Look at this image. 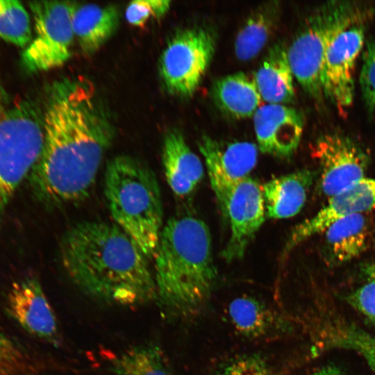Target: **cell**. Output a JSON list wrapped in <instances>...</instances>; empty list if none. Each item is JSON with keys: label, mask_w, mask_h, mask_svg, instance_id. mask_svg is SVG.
Wrapping results in <instances>:
<instances>
[{"label": "cell", "mask_w": 375, "mask_h": 375, "mask_svg": "<svg viewBox=\"0 0 375 375\" xmlns=\"http://www.w3.org/2000/svg\"><path fill=\"white\" fill-rule=\"evenodd\" d=\"M364 42L365 27L360 22L340 33L325 54L322 73L323 96L340 112L352 105L354 69Z\"/></svg>", "instance_id": "obj_11"}, {"label": "cell", "mask_w": 375, "mask_h": 375, "mask_svg": "<svg viewBox=\"0 0 375 375\" xmlns=\"http://www.w3.org/2000/svg\"><path fill=\"white\" fill-rule=\"evenodd\" d=\"M316 176L315 171L302 169L267 181L262 188L266 217L278 219L298 214Z\"/></svg>", "instance_id": "obj_18"}, {"label": "cell", "mask_w": 375, "mask_h": 375, "mask_svg": "<svg viewBox=\"0 0 375 375\" xmlns=\"http://www.w3.org/2000/svg\"><path fill=\"white\" fill-rule=\"evenodd\" d=\"M153 258L156 301L161 309L174 317L197 315L218 279L207 224L193 216L168 219Z\"/></svg>", "instance_id": "obj_3"}, {"label": "cell", "mask_w": 375, "mask_h": 375, "mask_svg": "<svg viewBox=\"0 0 375 375\" xmlns=\"http://www.w3.org/2000/svg\"><path fill=\"white\" fill-rule=\"evenodd\" d=\"M262 100L269 104L285 105L294 100V76L281 42L272 45L254 74Z\"/></svg>", "instance_id": "obj_20"}, {"label": "cell", "mask_w": 375, "mask_h": 375, "mask_svg": "<svg viewBox=\"0 0 375 375\" xmlns=\"http://www.w3.org/2000/svg\"><path fill=\"white\" fill-rule=\"evenodd\" d=\"M372 11L347 1L320 6L308 19L287 48L294 78L311 97H323L322 73L325 54L336 36L371 17Z\"/></svg>", "instance_id": "obj_5"}, {"label": "cell", "mask_w": 375, "mask_h": 375, "mask_svg": "<svg viewBox=\"0 0 375 375\" xmlns=\"http://www.w3.org/2000/svg\"><path fill=\"white\" fill-rule=\"evenodd\" d=\"M0 38L22 48L31 42L29 15L19 1L0 0Z\"/></svg>", "instance_id": "obj_26"}, {"label": "cell", "mask_w": 375, "mask_h": 375, "mask_svg": "<svg viewBox=\"0 0 375 375\" xmlns=\"http://www.w3.org/2000/svg\"><path fill=\"white\" fill-rule=\"evenodd\" d=\"M212 189L226 220L229 194L239 182L249 177L258 159V147L250 142H222L203 135L198 141Z\"/></svg>", "instance_id": "obj_9"}, {"label": "cell", "mask_w": 375, "mask_h": 375, "mask_svg": "<svg viewBox=\"0 0 375 375\" xmlns=\"http://www.w3.org/2000/svg\"><path fill=\"white\" fill-rule=\"evenodd\" d=\"M311 375H343L341 370L335 366H326Z\"/></svg>", "instance_id": "obj_32"}, {"label": "cell", "mask_w": 375, "mask_h": 375, "mask_svg": "<svg viewBox=\"0 0 375 375\" xmlns=\"http://www.w3.org/2000/svg\"><path fill=\"white\" fill-rule=\"evenodd\" d=\"M169 0H135L126 8L127 22L135 27H144L151 19L164 17L171 6Z\"/></svg>", "instance_id": "obj_28"}, {"label": "cell", "mask_w": 375, "mask_h": 375, "mask_svg": "<svg viewBox=\"0 0 375 375\" xmlns=\"http://www.w3.org/2000/svg\"><path fill=\"white\" fill-rule=\"evenodd\" d=\"M359 79L367 106L375 110V38L367 43Z\"/></svg>", "instance_id": "obj_30"}, {"label": "cell", "mask_w": 375, "mask_h": 375, "mask_svg": "<svg viewBox=\"0 0 375 375\" xmlns=\"http://www.w3.org/2000/svg\"><path fill=\"white\" fill-rule=\"evenodd\" d=\"M313 150L320 167V188L328 199L365 177L369 155L348 136L325 134L317 140Z\"/></svg>", "instance_id": "obj_10"}, {"label": "cell", "mask_w": 375, "mask_h": 375, "mask_svg": "<svg viewBox=\"0 0 375 375\" xmlns=\"http://www.w3.org/2000/svg\"><path fill=\"white\" fill-rule=\"evenodd\" d=\"M323 233L328 258L335 265L358 258L367 248L368 228L363 214H351L338 218Z\"/></svg>", "instance_id": "obj_22"}, {"label": "cell", "mask_w": 375, "mask_h": 375, "mask_svg": "<svg viewBox=\"0 0 375 375\" xmlns=\"http://www.w3.org/2000/svg\"><path fill=\"white\" fill-rule=\"evenodd\" d=\"M109 367L115 375H171L162 350L153 343L132 347L115 356Z\"/></svg>", "instance_id": "obj_25"}, {"label": "cell", "mask_w": 375, "mask_h": 375, "mask_svg": "<svg viewBox=\"0 0 375 375\" xmlns=\"http://www.w3.org/2000/svg\"><path fill=\"white\" fill-rule=\"evenodd\" d=\"M44 141L43 118L30 100H22L0 118V223L15 191L31 173Z\"/></svg>", "instance_id": "obj_6"}, {"label": "cell", "mask_w": 375, "mask_h": 375, "mask_svg": "<svg viewBox=\"0 0 375 375\" xmlns=\"http://www.w3.org/2000/svg\"><path fill=\"white\" fill-rule=\"evenodd\" d=\"M6 111V94L0 83V118L3 116Z\"/></svg>", "instance_id": "obj_33"}, {"label": "cell", "mask_w": 375, "mask_h": 375, "mask_svg": "<svg viewBox=\"0 0 375 375\" xmlns=\"http://www.w3.org/2000/svg\"><path fill=\"white\" fill-rule=\"evenodd\" d=\"M162 163L167 182L179 197L192 193L203 178L204 171L200 158L177 129L169 130L165 135Z\"/></svg>", "instance_id": "obj_17"}, {"label": "cell", "mask_w": 375, "mask_h": 375, "mask_svg": "<svg viewBox=\"0 0 375 375\" xmlns=\"http://www.w3.org/2000/svg\"><path fill=\"white\" fill-rule=\"evenodd\" d=\"M44 141L31 183L44 201H79L90 192L115 129L93 83L64 77L47 92L42 114Z\"/></svg>", "instance_id": "obj_1"}, {"label": "cell", "mask_w": 375, "mask_h": 375, "mask_svg": "<svg viewBox=\"0 0 375 375\" xmlns=\"http://www.w3.org/2000/svg\"><path fill=\"white\" fill-rule=\"evenodd\" d=\"M8 311L29 333L58 345L60 335L55 313L35 278L14 283L8 295Z\"/></svg>", "instance_id": "obj_14"}, {"label": "cell", "mask_w": 375, "mask_h": 375, "mask_svg": "<svg viewBox=\"0 0 375 375\" xmlns=\"http://www.w3.org/2000/svg\"><path fill=\"white\" fill-rule=\"evenodd\" d=\"M319 347L352 351L360 356L375 374V336L358 325L338 316L331 315L321 323Z\"/></svg>", "instance_id": "obj_23"}, {"label": "cell", "mask_w": 375, "mask_h": 375, "mask_svg": "<svg viewBox=\"0 0 375 375\" xmlns=\"http://www.w3.org/2000/svg\"><path fill=\"white\" fill-rule=\"evenodd\" d=\"M375 208V178L365 177L328 199L312 217L297 225L286 243L288 252L324 230L334 221L351 214H363Z\"/></svg>", "instance_id": "obj_13"}, {"label": "cell", "mask_w": 375, "mask_h": 375, "mask_svg": "<svg viewBox=\"0 0 375 375\" xmlns=\"http://www.w3.org/2000/svg\"><path fill=\"white\" fill-rule=\"evenodd\" d=\"M266 217L262 188L255 179L247 177L231 190L227 201L226 221L231 235L222 252L227 262L241 259Z\"/></svg>", "instance_id": "obj_12"}, {"label": "cell", "mask_w": 375, "mask_h": 375, "mask_svg": "<svg viewBox=\"0 0 375 375\" xmlns=\"http://www.w3.org/2000/svg\"><path fill=\"white\" fill-rule=\"evenodd\" d=\"M280 19L278 1H268L256 7L238 32L234 43L237 58L249 61L256 58L275 32Z\"/></svg>", "instance_id": "obj_21"}, {"label": "cell", "mask_w": 375, "mask_h": 375, "mask_svg": "<svg viewBox=\"0 0 375 375\" xmlns=\"http://www.w3.org/2000/svg\"><path fill=\"white\" fill-rule=\"evenodd\" d=\"M216 38L202 27L176 32L159 60V73L165 90L172 95L190 97L199 88L215 55Z\"/></svg>", "instance_id": "obj_7"}, {"label": "cell", "mask_w": 375, "mask_h": 375, "mask_svg": "<svg viewBox=\"0 0 375 375\" xmlns=\"http://www.w3.org/2000/svg\"><path fill=\"white\" fill-rule=\"evenodd\" d=\"M253 117L258 149L262 153L282 158L294 154L303 130L300 112L286 105L267 103Z\"/></svg>", "instance_id": "obj_15"}, {"label": "cell", "mask_w": 375, "mask_h": 375, "mask_svg": "<svg viewBox=\"0 0 375 375\" xmlns=\"http://www.w3.org/2000/svg\"><path fill=\"white\" fill-rule=\"evenodd\" d=\"M104 193L115 224L147 258H153L163 228L161 192L154 172L134 157L115 156L106 167Z\"/></svg>", "instance_id": "obj_4"}, {"label": "cell", "mask_w": 375, "mask_h": 375, "mask_svg": "<svg viewBox=\"0 0 375 375\" xmlns=\"http://www.w3.org/2000/svg\"><path fill=\"white\" fill-rule=\"evenodd\" d=\"M0 375H34L25 353L10 340L0 334Z\"/></svg>", "instance_id": "obj_29"}, {"label": "cell", "mask_w": 375, "mask_h": 375, "mask_svg": "<svg viewBox=\"0 0 375 375\" xmlns=\"http://www.w3.org/2000/svg\"><path fill=\"white\" fill-rule=\"evenodd\" d=\"M347 301L375 324V279H369L367 283L353 291L347 297Z\"/></svg>", "instance_id": "obj_31"}, {"label": "cell", "mask_w": 375, "mask_h": 375, "mask_svg": "<svg viewBox=\"0 0 375 375\" xmlns=\"http://www.w3.org/2000/svg\"><path fill=\"white\" fill-rule=\"evenodd\" d=\"M28 5L35 35L22 54L24 67L31 72H39L62 66L72 56L74 2L42 1Z\"/></svg>", "instance_id": "obj_8"}, {"label": "cell", "mask_w": 375, "mask_h": 375, "mask_svg": "<svg viewBox=\"0 0 375 375\" xmlns=\"http://www.w3.org/2000/svg\"><path fill=\"white\" fill-rule=\"evenodd\" d=\"M119 12L115 6L74 2L72 24L74 37L86 55L97 52L115 33Z\"/></svg>", "instance_id": "obj_19"}, {"label": "cell", "mask_w": 375, "mask_h": 375, "mask_svg": "<svg viewBox=\"0 0 375 375\" xmlns=\"http://www.w3.org/2000/svg\"><path fill=\"white\" fill-rule=\"evenodd\" d=\"M228 314L236 331L249 339L276 338L293 330L285 316L253 297L233 299L228 306Z\"/></svg>", "instance_id": "obj_16"}, {"label": "cell", "mask_w": 375, "mask_h": 375, "mask_svg": "<svg viewBox=\"0 0 375 375\" xmlns=\"http://www.w3.org/2000/svg\"><path fill=\"white\" fill-rule=\"evenodd\" d=\"M60 257L72 281L94 299L125 306L156 300L147 258L115 224L91 221L74 225L64 234Z\"/></svg>", "instance_id": "obj_2"}, {"label": "cell", "mask_w": 375, "mask_h": 375, "mask_svg": "<svg viewBox=\"0 0 375 375\" xmlns=\"http://www.w3.org/2000/svg\"><path fill=\"white\" fill-rule=\"evenodd\" d=\"M212 95L220 109L236 119L253 116L262 101L254 76L242 72L217 79Z\"/></svg>", "instance_id": "obj_24"}, {"label": "cell", "mask_w": 375, "mask_h": 375, "mask_svg": "<svg viewBox=\"0 0 375 375\" xmlns=\"http://www.w3.org/2000/svg\"><path fill=\"white\" fill-rule=\"evenodd\" d=\"M365 272L369 279H375V261L366 267Z\"/></svg>", "instance_id": "obj_34"}, {"label": "cell", "mask_w": 375, "mask_h": 375, "mask_svg": "<svg viewBox=\"0 0 375 375\" xmlns=\"http://www.w3.org/2000/svg\"><path fill=\"white\" fill-rule=\"evenodd\" d=\"M212 375H276L266 358L258 353L232 357L220 364Z\"/></svg>", "instance_id": "obj_27"}]
</instances>
